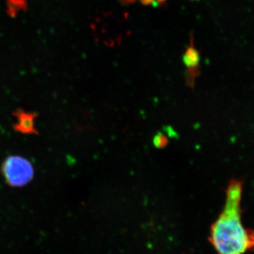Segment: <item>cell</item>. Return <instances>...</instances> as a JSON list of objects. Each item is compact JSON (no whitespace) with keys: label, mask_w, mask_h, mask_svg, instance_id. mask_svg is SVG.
<instances>
[{"label":"cell","mask_w":254,"mask_h":254,"mask_svg":"<svg viewBox=\"0 0 254 254\" xmlns=\"http://www.w3.org/2000/svg\"><path fill=\"white\" fill-rule=\"evenodd\" d=\"M1 173L9 186L22 187L33 180L34 168L27 159L18 155H11L1 165Z\"/></svg>","instance_id":"cell-2"},{"label":"cell","mask_w":254,"mask_h":254,"mask_svg":"<svg viewBox=\"0 0 254 254\" xmlns=\"http://www.w3.org/2000/svg\"><path fill=\"white\" fill-rule=\"evenodd\" d=\"M153 141H154L155 146L158 147V148H163V147H165L168 143V138L164 136L163 134H161V133L156 135V136H155Z\"/></svg>","instance_id":"cell-5"},{"label":"cell","mask_w":254,"mask_h":254,"mask_svg":"<svg viewBox=\"0 0 254 254\" xmlns=\"http://www.w3.org/2000/svg\"><path fill=\"white\" fill-rule=\"evenodd\" d=\"M242 182L232 181L222 213L210 227L209 241L216 254H245L254 251V230L242 220Z\"/></svg>","instance_id":"cell-1"},{"label":"cell","mask_w":254,"mask_h":254,"mask_svg":"<svg viewBox=\"0 0 254 254\" xmlns=\"http://www.w3.org/2000/svg\"><path fill=\"white\" fill-rule=\"evenodd\" d=\"M157 1H158V2H163L165 0H157Z\"/></svg>","instance_id":"cell-6"},{"label":"cell","mask_w":254,"mask_h":254,"mask_svg":"<svg viewBox=\"0 0 254 254\" xmlns=\"http://www.w3.org/2000/svg\"><path fill=\"white\" fill-rule=\"evenodd\" d=\"M184 63L189 69H194L198 67L199 63V55L198 51L193 47L188 48L183 58Z\"/></svg>","instance_id":"cell-4"},{"label":"cell","mask_w":254,"mask_h":254,"mask_svg":"<svg viewBox=\"0 0 254 254\" xmlns=\"http://www.w3.org/2000/svg\"><path fill=\"white\" fill-rule=\"evenodd\" d=\"M18 119L16 124V129L24 133H34V115L25 113V112H18L16 114Z\"/></svg>","instance_id":"cell-3"}]
</instances>
